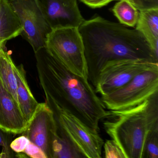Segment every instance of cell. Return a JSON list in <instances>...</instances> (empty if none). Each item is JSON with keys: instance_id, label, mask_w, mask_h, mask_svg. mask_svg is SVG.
Returning a JSON list of instances; mask_svg holds the SVG:
<instances>
[{"instance_id": "6da1fadb", "label": "cell", "mask_w": 158, "mask_h": 158, "mask_svg": "<svg viewBox=\"0 0 158 158\" xmlns=\"http://www.w3.org/2000/svg\"><path fill=\"white\" fill-rule=\"evenodd\" d=\"M35 53L40 83L45 96L89 129L99 133L100 122L108 111L93 86L88 80L70 72L45 47Z\"/></svg>"}, {"instance_id": "7a4b0ae2", "label": "cell", "mask_w": 158, "mask_h": 158, "mask_svg": "<svg viewBox=\"0 0 158 158\" xmlns=\"http://www.w3.org/2000/svg\"><path fill=\"white\" fill-rule=\"evenodd\" d=\"M78 30L84 44L88 80L94 87L107 63L143 60L158 63V55L136 29L96 16L84 21Z\"/></svg>"}, {"instance_id": "3957f363", "label": "cell", "mask_w": 158, "mask_h": 158, "mask_svg": "<svg viewBox=\"0 0 158 158\" xmlns=\"http://www.w3.org/2000/svg\"><path fill=\"white\" fill-rule=\"evenodd\" d=\"M102 120L104 130L125 158H142L148 134L158 128V93L134 107L108 111Z\"/></svg>"}, {"instance_id": "277c9868", "label": "cell", "mask_w": 158, "mask_h": 158, "mask_svg": "<svg viewBox=\"0 0 158 158\" xmlns=\"http://www.w3.org/2000/svg\"><path fill=\"white\" fill-rule=\"evenodd\" d=\"M45 97V102L56 120L58 132L72 143L83 158H102L104 141L99 133L92 131L75 116L60 108L49 97Z\"/></svg>"}, {"instance_id": "5b68a950", "label": "cell", "mask_w": 158, "mask_h": 158, "mask_svg": "<svg viewBox=\"0 0 158 158\" xmlns=\"http://www.w3.org/2000/svg\"><path fill=\"white\" fill-rule=\"evenodd\" d=\"M45 48L70 72L88 80L84 44L78 27L52 30Z\"/></svg>"}, {"instance_id": "8992f818", "label": "cell", "mask_w": 158, "mask_h": 158, "mask_svg": "<svg viewBox=\"0 0 158 158\" xmlns=\"http://www.w3.org/2000/svg\"><path fill=\"white\" fill-rule=\"evenodd\" d=\"M158 93V66L136 76L123 87L101 99L106 109L120 110L136 106Z\"/></svg>"}, {"instance_id": "52a82bcc", "label": "cell", "mask_w": 158, "mask_h": 158, "mask_svg": "<svg viewBox=\"0 0 158 158\" xmlns=\"http://www.w3.org/2000/svg\"><path fill=\"white\" fill-rule=\"evenodd\" d=\"M158 66L147 60H123L107 63L101 70L94 88L101 96L112 93L128 84L139 74Z\"/></svg>"}, {"instance_id": "ba28073f", "label": "cell", "mask_w": 158, "mask_h": 158, "mask_svg": "<svg viewBox=\"0 0 158 158\" xmlns=\"http://www.w3.org/2000/svg\"><path fill=\"white\" fill-rule=\"evenodd\" d=\"M22 26L21 35L36 52L46 46L52 29L45 20L36 0H8Z\"/></svg>"}, {"instance_id": "9c48e42d", "label": "cell", "mask_w": 158, "mask_h": 158, "mask_svg": "<svg viewBox=\"0 0 158 158\" xmlns=\"http://www.w3.org/2000/svg\"><path fill=\"white\" fill-rule=\"evenodd\" d=\"M22 135L39 147L47 158H54L57 125L53 112L46 102L39 103Z\"/></svg>"}, {"instance_id": "30bf717a", "label": "cell", "mask_w": 158, "mask_h": 158, "mask_svg": "<svg viewBox=\"0 0 158 158\" xmlns=\"http://www.w3.org/2000/svg\"><path fill=\"white\" fill-rule=\"evenodd\" d=\"M52 30L78 27L85 21L77 0H36Z\"/></svg>"}, {"instance_id": "8fae6325", "label": "cell", "mask_w": 158, "mask_h": 158, "mask_svg": "<svg viewBox=\"0 0 158 158\" xmlns=\"http://www.w3.org/2000/svg\"><path fill=\"white\" fill-rule=\"evenodd\" d=\"M27 124L17 102L0 79V128L14 135L22 134Z\"/></svg>"}, {"instance_id": "7c38bea8", "label": "cell", "mask_w": 158, "mask_h": 158, "mask_svg": "<svg viewBox=\"0 0 158 158\" xmlns=\"http://www.w3.org/2000/svg\"><path fill=\"white\" fill-rule=\"evenodd\" d=\"M15 73L17 80L18 104L27 123L35 112L39 103L31 92L26 77L23 65H15Z\"/></svg>"}, {"instance_id": "4fadbf2b", "label": "cell", "mask_w": 158, "mask_h": 158, "mask_svg": "<svg viewBox=\"0 0 158 158\" xmlns=\"http://www.w3.org/2000/svg\"><path fill=\"white\" fill-rule=\"evenodd\" d=\"M23 29L19 18L8 0H0V43L21 35Z\"/></svg>"}, {"instance_id": "5bb4252c", "label": "cell", "mask_w": 158, "mask_h": 158, "mask_svg": "<svg viewBox=\"0 0 158 158\" xmlns=\"http://www.w3.org/2000/svg\"><path fill=\"white\" fill-rule=\"evenodd\" d=\"M135 29L158 55V9L139 11Z\"/></svg>"}, {"instance_id": "9a60e30c", "label": "cell", "mask_w": 158, "mask_h": 158, "mask_svg": "<svg viewBox=\"0 0 158 158\" xmlns=\"http://www.w3.org/2000/svg\"><path fill=\"white\" fill-rule=\"evenodd\" d=\"M5 45L3 44L0 47V79L5 88L13 96L18 104L15 64L10 55L5 51Z\"/></svg>"}, {"instance_id": "2e32d148", "label": "cell", "mask_w": 158, "mask_h": 158, "mask_svg": "<svg viewBox=\"0 0 158 158\" xmlns=\"http://www.w3.org/2000/svg\"><path fill=\"white\" fill-rule=\"evenodd\" d=\"M111 10L120 23L130 27L135 26L139 12L131 2L126 0H120Z\"/></svg>"}, {"instance_id": "e0dca14e", "label": "cell", "mask_w": 158, "mask_h": 158, "mask_svg": "<svg viewBox=\"0 0 158 158\" xmlns=\"http://www.w3.org/2000/svg\"><path fill=\"white\" fill-rule=\"evenodd\" d=\"M54 158H84L72 143L58 132L54 147Z\"/></svg>"}, {"instance_id": "ac0fdd59", "label": "cell", "mask_w": 158, "mask_h": 158, "mask_svg": "<svg viewBox=\"0 0 158 158\" xmlns=\"http://www.w3.org/2000/svg\"><path fill=\"white\" fill-rule=\"evenodd\" d=\"M158 158V128L151 130L146 138L143 158Z\"/></svg>"}, {"instance_id": "d6986e66", "label": "cell", "mask_w": 158, "mask_h": 158, "mask_svg": "<svg viewBox=\"0 0 158 158\" xmlns=\"http://www.w3.org/2000/svg\"><path fill=\"white\" fill-rule=\"evenodd\" d=\"M12 134L0 128V158H11L14 157L10 148Z\"/></svg>"}, {"instance_id": "ffe728a7", "label": "cell", "mask_w": 158, "mask_h": 158, "mask_svg": "<svg viewBox=\"0 0 158 158\" xmlns=\"http://www.w3.org/2000/svg\"><path fill=\"white\" fill-rule=\"evenodd\" d=\"M103 146L105 158H125L121 148L113 139L107 140L104 143Z\"/></svg>"}, {"instance_id": "44dd1931", "label": "cell", "mask_w": 158, "mask_h": 158, "mask_svg": "<svg viewBox=\"0 0 158 158\" xmlns=\"http://www.w3.org/2000/svg\"><path fill=\"white\" fill-rule=\"evenodd\" d=\"M30 142L27 137L22 135L12 141L10 148L15 153H23Z\"/></svg>"}, {"instance_id": "7402d4cb", "label": "cell", "mask_w": 158, "mask_h": 158, "mask_svg": "<svg viewBox=\"0 0 158 158\" xmlns=\"http://www.w3.org/2000/svg\"><path fill=\"white\" fill-rule=\"evenodd\" d=\"M133 5L139 11L158 9V0H134Z\"/></svg>"}, {"instance_id": "603a6c76", "label": "cell", "mask_w": 158, "mask_h": 158, "mask_svg": "<svg viewBox=\"0 0 158 158\" xmlns=\"http://www.w3.org/2000/svg\"><path fill=\"white\" fill-rule=\"evenodd\" d=\"M23 153H25L27 157L32 158H47L45 153L42 150L30 141Z\"/></svg>"}, {"instance_id": "cb8c5ba5", "label": "cell", "mask_w": 158, "mask_h": 158, "mask_svg": "<svg viewBox=\"0 0 158 158\" xmlns=\"http://www.w3.org/2000/svg\"><path fill=\"white\" fill-rule=\"evenodd\" d=\"M82 2L92 9L100 8L106 6L114 0H80Z\"/></svg>"}, {"instance_id": "d4e9b609", "label": "cell", "mask_w": 158, "mask_h": 158, "mask_svg": "<svg viewBox=\"0 0 158 158\" xmlns=\"http://www.w3.org/2000/svg\"><path fill=\"white\" fill-rule=\"evenodd\" d=\"M114 1H117V0H114ZM117 1H120V0H117ZM126 1H127L129 2H131V3L133 4L134 0H126Z\"/></svg>"}, {"instance_id": "484cf974", "label": "cell", "mask_w": 158, "mask_h": 158, "mask_svg": "<svg viewBox=\"0 0 158 158\" xmlns=\"http://www.w3.org/2000/svg\"><path fill=\"white\" fill-rule=\"evenodd\" d=\"M3 44H5H5H4V43H0V47H1V45H3Z\"/></svg>"}]
</instances>
